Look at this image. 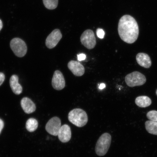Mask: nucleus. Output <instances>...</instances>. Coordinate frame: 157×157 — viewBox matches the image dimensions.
<instances>
[{
  "instance_id": "nucleus-1",
  "label": "nucleus",
  "mask_w": 157,
  "mask_h": 157,
  "mask_svg": "<svg viewBox=\"0 0 157 157\" xmlns=\"http://www.w3.org/2000/svg\"><path fill=\"white\" fill-rule=\"evenodd\" d=\"M118 31L122 40L132 44L137 40L139 34L138 24L134 17L128 15L123 16L120 19Z\"/></svg>"
},
{
  "instance_id": "nucleus-2",
  "label": "nucleus",
  "mask_w": 157,
  "mask_h": 157,
  "mask_svg": "<svg viewBox=\"0 0 157 157\" xmlns=\"http://www.w3.org/2000/svg\"><path fill=\"white\" fill-rule=\"evenodd\" d=\"M68 119L71 123L78 127L84 126L88 121L87 113L80 109H74L71 111L68 114Z\"/></svg>"
},
{
  "instance_id": "nucleus-3",
  "label": "nucleus",
  "mask_w": 157,
  "mask_h": 157,
  "mask_svg": "<svg viewBox=\"0 0 157 157\" xmlns=\"http://www.w3.org/2000/svg\"><path fill=\"white\" fill-rule=\"evenodd\" d=\"M111 135L105 133L102 135L98 139L95 147V152L98 155L103 156L108 152L110 146Z\"/></svg>"
},
{
  "instance_id": "nucleus-4",
  "label": "nucleus",
  "mask_w": 157,
  "mask_h": 157,
  "mask_svg": "<svg viewBox=\"0 0 157 157\" xmlns=\"http://www.w3.org/2000/svg\"><path fill=\"white\" fill-rule=\"evenodd\" d=\"M125 80L127 85L132 87L143 85L146 82V78L140 72L135 71L128 74Z\"/></svg>"
},
{
  "instance_id": "nucleus-5",
  "label": "nucleus",
  "mask_w": 157,
  "mask_h": 157,
  "mask_svg": "<svg viewBox=\"0 0 157 157\" xmlns=\"http://www.w3.org/2000/svg\"><path fill=\"white\" fill-rule=\"evenodd\" d=\"M10 45L13 53L19 57H22L26 54L27 47L22 39L19 38H13L11 40Z\"/></svg>"
},
{
  "instance_id": "nucleus-6",
  "label": "nucleus",
  "mask_w": 157,
  "mask_h": 157,
  "mask_svg": "<svg viewBox=\"0 0 157 157\" xmlns=\"http://www.w3.org/2000/svg\"><path fill=\"white\" fill-rule=\"evenodd\" d=\"M80 41L82 44L89 50L94 48L96 44L95 34L91 29L84 31L80 37Z\"/></svg>"
},
{
  "instance_id": "nucleus-7",
  "label": "nucleus",
  "mask_w": 157,
  "mask_h": 157,
  "mask_svg": "<svg viewBox=\"0 0 157 157\" xmlns=\"http://www.w3.org/2000/svg\"><path fill=\"white\" fill-rule=\"evenodd\" d=\"M61 126L60 119L58 117H56L52 118L47 123L46 129L50 134L57 136Z\"/></svg>"
},
{
  "instance_id": "nucleus-8",
  "label": "nucleus",
  "mask_w": 157,
  "mask_h": 157,
  "mask_svg": "<svg viewBox=\"0 0 157 157\" xmlns=\"http://www.w3.org/2000/svg\"><path fill=\"white\" fill-rule=\"evenodd\" d=\"M62 35L59 29H56L53 31L46 39L47 48L52 49L56 47L62 39Z\"/></svg>"
},
{
  "instance_id": "nucleus-9",
  "label": "nucleus",
  "mask_w": 157,
  "mask_h": 157,
  "mask_svg": "<svg viewBox=\"0 0 157 157\" xmlns=\"http://www.w3.org/2000/svg\"><path fill=\"white\" fill-rule=\"evenodd\" d=\"M65 80L63 74L59 70L55 71L52 80V85L54 89L57 90L63 89L65 87Z\"/></svg>"
},
{
  "instance_id": "nucleus-10",
  "label": "nucleus",
  "mask_w": 157,
  "mask_h": 157,
  "mask_svg": "<svg viewBox=\"0 0 157 157\" xmlns=\"http://www.w3.org/2000/svg\"><path fill=\"white\" fill-rule=\"evenodd\" d=\"M68 67L74 75L80 76L85 72V68L81 63L74 60H71L68 64Z\"/></svg>"
},
{
  "instance_id": "nucleus-11",
  "label": "nucleus",
  "mask_w": 157,
  "mask_h": 157,
  "mask_svg": "<svg viewBox=\"0 0 157 157\" xmlns=\"http://www.w3.org/2000/svg\"><path fill=\"white\" fill-rule=\"evenodd\" d=\"M59 140L62 143L69 142L71 139V130L69 126L67 124L63 125L59 131L58 135Z\"/></svg>"
},
{
  "instance_id": "nucleus-12",
  "label": "nucleus",
  "mask_w": 157,
  "mask_h": 157,
  "mask_svg": "<svg viewBox=\"0 0 157 157\" xmlns=\"http://www.w3.org/2000/svg\"><path fill=\"white\" fill-rule=\"evenodd\" d=\"M21 105L23 111L27 114L32 113L36 110V107L35 104L28 98L25 97L21 99Z\"/></svg>"
},
{
  "instance_id": "nucleus-13",
  "label": "nucleus",
  "mask_w": 157,
  "mask_h": 157,
  "mask_svg": "<svg viewBox=\"0 0 157 157\" xmlns=\"http://www.w3.org/2000/svg\"><path fill=\"white\" fill-rule=\"evenodd\" d=\"M137 63L142 67L148 68L152 64L151 60L148 54L144 53H139L136 56Z\"/></svg>"
},
{
  "instance_id": "nucleus-14",
  "label": "nucleus",
  "mask_w": 157,
  "mask_h": 157,
  "mask_svg": "<svg viewBox=\"0 0 157 157\" xmlns=\"http://www.w3.org/2000/svg\"><path fill=\"white\" fill-rule=\"evenodd\" d=\"M10 86L13 93L16 95H19L22 92V87L18 82V77L16 75L11 76L10 80Z\"/></svg>"
},
{
  "instance_id": "nucleus-15",
  "label": "nucleus",
  "mask_w": 157,
  "mask_h": 157,
  "mask_svg": "<svg viewBox=\"0 0 157 157\" xmlns=\"http://www.w3.org/2000/svg\"><path fill=\"white\" fill-rule=\"evenodd\" d=\"M135 101V103L138 106L142 108L148 107L152 103L150 98L145 96L137 97Z\"/></svg>"
},
{
  "instance_id": "nucleus-16",
  "label": "nucleus",
  "mask_w": 157,
  "mask_h": 157,
  "mask_svg": "<svg viewBox=\"0 0 157 157\" xmlns=\"http://www.w3.org/2000/svg\"><path fill=\"white\" fill-rule=\"evenodd\" d=\"M145 127L148 132L151 134L157 135V122L151 121L145 123Z\"/></svg>"
},
{
  "instance_id": "nucleus-17",
  "label": "nucleus",
  "mask_w": 157,
  "mask_h": 157,
  "mask_svg": "<svg viewBox=\"0 0 157 157\" xmlns=\"http://www.w3.org/2000/svg\"><path fill=\"white\" fill-rule=\"evenodd\" d=\"M38 121L36 119L31 118L27 121L26 128L29 132H34L38 128Z\"/></svg>"
},
{
  "instance_id": "nucleus-18",
  "label": "nucleus",
  "mask_w": 157,
  "mask_h": 157,
  "mask_svg": "<svg viewBox=\"0 0 157 157\" xmlns=\"http://www.w3.org/2000/svg\"><path fill=\"white\" fill-rule=\"evenodd\" d=\"M45 7L49 10L56 9L58 6V0H43Z\"/></svg>"
},
{
  "instance_id": "nucleus-19",
  "label": "nucleus",
  "mask_w": 157,
  "mask_h": 157,
  "mask_svg": "<svg viewBox=\"0 0 157 157\" xmlns=\"http://www.w3.org/2000/svg\"><path fill=\"white\" fill-rule=\"evenodd\" d=\"M147 117L150 121L157 122V111L152 110L149 111L147 113Z\"/></svg>"
},
{
  "instance_id": "nucleus-20",
  "label": "nucleus",
  "mask_w": 157,
  "mask_h": 157,
  "mask_svg": "<svg viewBox=\"0 0 157 157\" xmlns=\"http://www.w3.org/2000/svg\"><path fill=\"white\" fill-rule=\"evenodd\" d=\"M97 34L98 38L103 39L105 36V32L102 29H98L97 30Z\"/></svg>"
},
{
  "instance_id": "nucleus-21",
  "label": "nucleus",
  "mask_w": 157,
  "mask_h": 157,
  "mask_svg": "<svg viewBox=\"0 0 157 157\" xmlns=\"http://www.w3.org/2000/svg\"><path fill=\"white\" fill-rule=\"evenodd\" d=\"M78 60L80 61L83 60L85 59L86 58V56L83 54H81L78 55Z\"/></svg>"
},
{
  "instance_id": "nucleus-22",
  "label": "nucleus",
  "mask_w": 157,
  "mask_h": 157,
  "mask_svg": "<svg viewBox=\"0 0 157 157\" xmlns=\"http://www.w3.org/2000/svg\"><path fill=\"white\" fill-rule=\"evenodd\" d=\"M5 75L4 74L0 72V86L3 83L5 80Z\"/></svg>"
},
{
  "instance_id": "nucleus-23",
  "label": "nucleus",
  "mask_w": 157,
  "mask_h": 157,
  "mask_svg": "<svg viewBox=\"0 0 157 157\" xmlns=\"http://www.w3.org/2000/svg\"><path fill=\"white\" fill-rule=\"evenodd\" d=\"M4 125V123L3 121L0 119V134L3 128Z\"/></svg>"
},
{
  "instance_id": "nucleus-24",
  "label": "nucleus",
  "mask_w": 157,
  "mask_h": 157,
  "mask_svg": "<svg viewBox=\"0 0 157 157\" xmlns=\"http://www.w3.org/2000/svg\"><path fill=\"white\" fill-rule=\"evenodd\" d=\"M105 84L104 83H102L100 84L99 86V88L100 89L102 90L103 89V88H105Z\"/></svg>"
},
{
  "instance_id": "nucleus-25",
  "label": "nucleus",
  "mask_w": 157,
  "mask_h": 157,
  "mask_svg": "<svg viewBox=\"0 0 157 157\" xmlns=\"http://www.w3.org/2000/svg\"><path fill=\"white\" fill-rule=\"evenodd\" d=\"M3 27V23L2 22V21L1 19H0V31L1 30L2 28Z\"/></svg>"
},
{
  "instance_id": "nucleus-26",
  "label": "nucleus",
  "mask_w": 157,
  "mask_h": 157,
  "mask_svg": "<svg viewBox=\"0 0 157 157\" xmlns=\"http://www.w3.org/2000/svg\"><path fill=\"white\" fill-rule=\"evenodd\" d=\"M156 95H157V90L156 91Z\"/></svg>"
}]
</instances>
